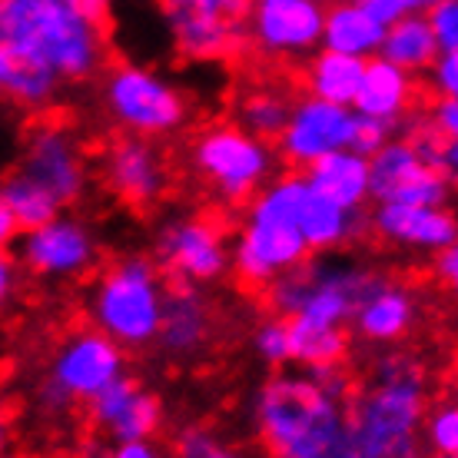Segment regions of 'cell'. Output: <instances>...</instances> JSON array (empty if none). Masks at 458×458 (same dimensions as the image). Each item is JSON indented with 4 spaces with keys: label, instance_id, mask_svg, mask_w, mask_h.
I'll use <instances>...</instances> for the list:
<instances>
[{
    "label": "cell",
    "instance_id": "6da1fadb",
    "mask_svg": "<svg viewBox=\"0 0 458 458\" xmlns=\"http://www.w3.org/2000/svg\"><path fill=\"white\" fill-rule=\"evenodd\" d=\"M349 399L310 372L279 369L252 395V422L273 458H359Z\"/></svg>",
    "mask_w": 458,
    "mask_h": 458
},
{
    "label": "cell",
    "instance_id": "7a4b0ae2",
    "mask_svg": "<svg viewBox=\"0 0 458 458\" xmlns=\"http://www.w3.org/2000/svg\"><path fill=\"white\" fill-rule=\"evenodd\" d=\"M428 382L412 355L389 352L372 369L362 389L352 392L349 415L359 458H425L422 415Z\"/></svg>",
    "mask_w": 458,
    "mask_h": 458
},
{
    "label": "cell",
    "instance_id": "3957f363",
    "mask_svg": "<svg viewBox=\"0 0 458 458\" xmlns=\"http://www.w3.org/2000/svg\"><path fill=\"white\" fill-rule=\"evenodd\" d=\"M0 44L13 57L44 64L60 83L90 81L104 64V27L77 0H0Z\"/></svg>",
    "mask_w": 458,
    "mask_h": 458
},
{
    "label": "cell",
    "instance_id": "277c9868",
    "mask_svg": "<svg viewBox=\"0 0 458 458\" xmlns=\"http://www.w3.org/2000/svg\"><path fill=\"white\" fill-rule=\"evenodd\" d=\"M302 173L273 176L250 199L240 236L229 250V266L242 283L269 286L276 276L306 263L312 252L296 226V199L302 190Z\"/></svg>",
    "mask_w": 458,
    "mask_h": 458
},
{
    "label": "cell",
    "instance_id": "5b68a950",
    "mask_svg": "<svg viewBox=\"0 0 458 458\" xmlns=\"http://www.w3.org/2000/svg\"><path fill=\"white\" fill-rule=\"evenodd\" d=\"M166 283L147 256H123L106 266L93 283L87 312L93 329L114 339L120 349H143L157 343Z\"/></svg>",
    "mask_w": 458,
    "mask_h": 458
},
{
    "label": "cell",
    "instance_id": "8992f818",
    "mask_svg": "<svg viewBox=\"0 0 458 458\" xmlns=\"http://www.w3.org/2000/svg\"><path fill=\"white\" fill-rule=\"evenodd\" d=\"M372 269L343 256H310L306 263L279 273L266 286V302L279 319H302L316 326H349Z\"/></svg>",
    "mask_w": 458,
    "mask_h": 458
},
{
    "label": "cell",
    "instance_id": "52a82bcc",
    "mask_svg": "<svg viewBox=\"0 0 458 458\" xmlns=\"http://www.w3.org/2000/svg\"><path fill=\"white\" fill-rule=\"evenodd\" d=\"M190 163L223 203H250L273 180L276 153L269 143L250 137L242 126L213 123L196 133Z\"/></svg>",
    "mask_w": 458,
    "mask_h": 458
},
{
    "label": "cell",
    "instance_id": "ba28073f",
    "mask_svg": "<svg viewBox=\"0 0 458 458\" xmlns=\"http://www.w3.org/2000/svg\"><path fill=\"white\" fill-rule=\"evenodd\" d=\"M106 110L130 137L157 140L170 137L186 123L190 104L183 90L163 77L160 70L140 67V64H120L104 81Z\"/></svg>",
    "mask_w": 458,
    "mask_h": 458
},
{
    "label": "cell",
    "instance_id": "9c48e42d",
    "mask_svg": "<svg viewBox=\"0 0 458 458\" xmlns=\"http://www.w3.org/2000/svg\"><path fill=\"white\" fill-rule=\"evenodd\" d=\"M176 54L193 64H226L250 47V0H160Z\"/></svg>",
    "mask_w": 458,
    "mask_h": 458
},
{
    "label": "cell",
    "instance_id": "30bf717a",
    "mask_svg": "<svg viewBox=\"0 0 458 458\" xmlns=\"http://www.w3.org/2000/svg\"><path fill=\"white\" fill-rule=\"evenodd\" d=\"M126 372L123 349L100 329H77L60 343L40 402L47 412H64L73 402H90L97 392Z\"/></svg>",
    "mask_w": 458,
    "mask_h": 458
},
{
    "label": "cell",
    "instance_id": "8fae6325",
    "mask_svg": "<svg viewBox=\"0 0 458 458\" xmlns=\"http://www.w3.org/2000/svg\"><path fill=\"white\" fill-rule=\"evenodd\" d=\"M157 269L183 286H207L229 273L226 233L207 216H176L157 233Z\"/></svg>",
    "mask_w": 458,
    "mask_h": 458
},
{
    "label": "cell",
    "instance_id": "7c38bea8",
    "mask_svg": "<svg viewBox=\"0 0 458 458\" xmlns=\"http://www.w3.org/2000/svg\"><path fill=\"white\" fill-rule=\"evenodd\" d=\"M452 190H455V180L428 166L402 133H395L386 147L369 157V199L376 203L445 207L452 199Z\"/></svg>",
    "mask_w": 458,
    "mask_h": 458
},
{
    "label": "cell",
    "instance_id": "4fadbf2b",
    "mask_svg": "<svg viewBox=\"0 0 458 458\" xmlns=\"http://www.w3.org/2000/svg\"><path fill=\"white\" fill-rule=\"evenodd\" d=\"M322 17V0H250V47L279 60L310 57L312 50H319Z\"/></svg>",
    "mask_w": 458,
    "mask_h": 458
},
{
    "label": "cell",
    "instance_id": "5bb4252c",
    "mask_svg": "<svg viewBox=\"0 0 458 458\" xmlns=\"http://www.w3.org/2000/svg\"><path fill=\"white\" fill-rule=\"evenodd\" d=\"M352 123H355L352 106L326 104V100H316V97L306 93V97L293 100L289 120L276 143H279V153H283V160L289 166L306 170L310 163H316L326 153L349 147Z\"/></svg>",
    "mask_w": 458,
    "mask_h": 458
},
{
    "label": "cell",
    "instance_id": "9a60e30c",
    "mask_svg": "<svg viewBox=\"0 0 458 458\" xmlns=\"http://www.w3.org/2000/svg\"><path fill=\"white\" fill-rule=\"evenodd\" d=\"M100 259L93 233L73 216H54L37 229H27L21 240V263L40 279H70L90 273Z\"/></svg>",
    "mask_w": 458,
    "mask_h": 458
},
{
    "label": "cell",
    "instance_id": "2e32d148",
    "mask_svg": "<svg viewBox=\"0 0 458 458\" xmlns=\"http://www.w3.org/2000/svg\"><path fill=\"white\" fill-rule=\"evenodd\" d=\"M30 180L44 186L60 207L77 203L87 190V160L77 137L57 123L37 126L23 143L21 166Z\"/></svg>",
    "mask_w": 458,
    "mask_h": 458
},
{
    "label": "cell",
    "instance_id": "e0dca14e",
    "mask_svg": "<svg viewBox=\"0 0 458 458\" xmlns=\"http://www.w3.org/2000/svg\"><path fill=\"white\" fill-rule=\"evenodd\" d=\"M104 180L116 199L147 213L170 190V166H166V157L149 140L126 133L106 147Z\"/></svg>",
    "mask_w": 458,
    "mask_h": 458
},
{
    "label": "cell",
    "instance_id": "ac0fdd59",
    "mask_svg": "<svg viewBox=\"0 0 458 458\" xmlns=\"http://www.w3.org/2000/svg\"><path fill=\"white\" fill-rule=\"evenodd\" d=\"M90 422L114 442H149L163 425V402L133 376H116L90 402Z\"/></svg>",
    "mask_w": 458,
    "mask_h": 458
},
{
    "label": "cell",
    "instance_id": "d6986e66",
    "mask_svg": "<svg viewBox=\"0 0 458 458\" xmlns=\"http://www.w3.org/2000/svg\"><path fill=\"white\" fill-rule=\"evenodd\" d=\"M415 316H419V299H415L412 289L376 273L369 279L366 293L355 302L349 326L366 343L392 345L412 333Z\"/></svg>",
    "mask_w": 458,
    "mask_h": 458
},
{
    "label": "cell",
    "instance_id": "ffe728a7",
    "mask_svg": "<svg viewBox=\"0 0 458 458\" xmlns=\"http://www.w3.org/2000/svg\"><path fill=\"white\" fill-rule=\"evenodd\" d=\"M372 229L386 242L419 252H438L458 242V223L448 207H422V203H376Z\"/></svg>",
    "mask_w": 458,
    "mask_h": 458
},
{
    "label": "cell",
    "instance_id": "44dd1931",
    "mask_svg": "<svg viewBox=\"0 0 458 458\" xmlns=\"http://www.w3.org/2000/svg\"><path fill=\"white\" fill-rule=\"evenodd\" d=\"M209 329H213V312H209L203 289L183 286V283L166 286L157 343L176 359H186V355H196L207 345Z\"/></svg>",
    "mask_w": 458,
    "mask_h": 458
},
{
    "label": "cell",
    "instance_id": "7402d4cb",
    "mask_svg": "<svg viewBox=\"0 0 458 458\" xmlns=\"http://www.w3.org/2000/svg\"><path fill=\"white\" fill-rule=\"evenodd\" d=\"M415 87L419 83H415L412 73L392 67L389 60L382 57H369L366 67H362L359 90L352 97V114L402 126L409 120V110L415 106V97H419Z\"/></svg>",
    "mask_w": 458,
    "mask_h": 458
},
{
    "label": "cell",
    "instance_id": "603a6c76",
    "mask_svg": "<svg viewBox=\"0 0 458 458\" xmlns=\"http://www.w3.org/2000/svg\"><path fill=\"white\" fill-rule=\"evenodd\" d=\"M296 226L310 252H335L362 236L366 229V213H352L329 203L326 196L312 193L310 183H302L296 199Z\"/></svg>",
    "mask_w": 458,
    "mask_h": 458
},
{
    "label": "cell",
    "instance_id": "cb8c5ba5",
    "mask_svg": "<svg viewBox=\"0 0 458 458\" xmlns=\"http://www.w3.org/2000/svg\"><path fill=\"white\" fill-rule=\"evenodd\" d=\"M302 180L312 193L326 196L329 203L352 213H362L369 203V157L355 149H335L302 170Z\"/></svg>",
    "mask_w": 458,
    "mask_h": 458
},
{
    "label": "cell",
    "instance_id": "d4e9b609",
    "mask_svg": "<svg viewBox=\"0 0 458 458\" xmlns=\"http://www.w3.org/2000/svg\"><path fill=\"white\" fill-rule=\"evenodd\" d=\"M382 34H386V27L372 21L355 0H339V4H333V7H326L319 47L322 50L345 54V57L369 60L378 54Z\"/></svg>",
    "mask_w": 458,
    "mask_h": 458
},
{
    "label": "cell",
    "instance_id": "484cf974",
    "mask_svg": "<svg viewBox=\"0 0 458 458\" xmlns=\"http://www.w3.org/2000/svg\"><path fill=\"white\" fill-rule=\"evenodd\" d=\"M442 50H438L436 37H432L428 23H425V13H409V17H402V21L386 27L376 57L389 60L392 67H399L415 77V73H425V70L432 67V60Z\"/></svg>",
    "mask_w": 458,
    "mask_h": 458
},
{
    "label": "cell",
    "instance_id": "4316f807",
    "mask_svg": "<svg viewBox=\"0 0 458 458\" xmlns=\"http://www.w3.org/2000/svg\"><path fill=\"white\" fill-rule=\"evenodd\" d=\"M362 67H366V60L319 47V50H312L310 64H306V90L310 97L326 100V104L352 106V97L362 81Z\"/></svg>",
    "mask_w": 458,
    "mask_h": 458
},
{
    "label": "cell",
    "instance_id": "83f0119b",
    "mask_svg": "<svg viewBox=\"0 0 458 458\" xmlns=\"http://www.w3.org/2000/svg\"><path fill=\"white\" fill-rule=\"evenodd\" d=\"M289 326V362H296L302 372L343 366L349 352V333L343 326H316V322L286 319Z\"/></svg>",
    "mask_w": 458,
    "mask_h": 458
},
{
    "label": "cell",
    "instance_id": "f1b7e54d",
    "mask_svg": "<svg viewBox=\"0 0 458 458\" xmlns=\"http://www.w3.org/2000/svg\"><path fill=\"white\" fill-rule=\"evenodd\" d=\"M0 196H4V207L11 213L17 233L44 226V223H50L54 216L64 213V207H60L57 199L47 193L37 180H30L23 170L7 173V180L0 183Z\"/></svg>",
    "mask_w": 458,
    "mask_h": 458
},
{
    "label": "cell",
    "instance_id": "f546056e",
    "mask_svg": "<svg viewBox=\"0 0 458 458\" xmlns=\"http://www.w3.org/2000/svg\"><path fill=\"white\" fill-rule=\"evenodd\" d=\"M289 106H293V100L283 90L252 87L236 104V126H242L250 137L263 140V143H276L289 120Z\"/></svg>",
    "mask_w": 458,
    "mask_h": 458
},
{
    "label": "cell",
    "instance_id": "4dcf8cb0",
    "mask_svg": "<svg viewBox=\"0 0 458 458\" xmlns=\"http://www.w3.org/2000/svg\"><path fill=\"white\" fill-rule=\"evenodd\" d=\"M60 90V77L44 64H34V60H21L13 57L11 70V83L4 97L17 106H27V110H44Z\"/></svg>",
    "mask_w": 458,
    "mask_h": 458
},
{
    "label": "cell",
    "instance_id": "1f68e13d",
    "mask_svg": "<svg viewBox=\"0 0 458 458\" xmlns=\"http://www.w3.org/2000/svg\"><path fill=\"white\" fill-rule=\"evenodd\" d=\"M399 133L409 143H412V149L422 157L428 166H436L438 173H445L448 180H455L458 176V140L445 137L438 126H432L428 120H405V123L399 126Z\"/></svg>",
    "mask_w": 458,
    "mask_h": 458
},
{
    "label": "cell",
    "instance_id": "d6a6232c",
    "mask_svg": "<svg viewBox=\"0 0 458 458\" xmlns=\"http://www.w3.org/2000/svg\"><path fill=\"white\" fill-rule=\"evenodd\" d=\"M422 445L438 458H458V405L455 399L438 402L422 415Z\"/></svg>",
    "mask_w": 458,
    "mask_h": 458
},
{
    "label": "cell",
    "instance_id": "836d02e7",
    "mask_svg": "<svg viewBox=\"0 0 458 458\" xmlns=\"http://www.w3.org/2000/svg\"><path fill=\"white\" fill-rule=\"evenodd\" d=\"M173 455L176 458H246L240 448L226 445L223 438H216L209 428H203V425H186L183 432L176 436Z\"/></svg>",
    "mask_w": 458,
    "mask_h": 458
},
{
    "label": "cell",
    "instance_id": "e575fe53",
    "mask_svg": "<svg viewBox=\"0 0 458 458\" xmlns=\"http://www.w3.org/2000/svg\"><path fill=\"white\" fill-rule=\"evenodd\" d=\"M252 349L269 369H286L289 366V326L286 319H266L256 333H252Z\"/></svg>",
    "mask_w": 458,
    "mask_h": 458
},
{
    "label": "cell",
    "instance_id": "d590c367",
    "mask_svg": "<svg viewBox=\"0 0 458 458\" xmlns=\"http://www.w3.org/2000/svg\"><path fill=\"white\" fill-rule=\"evenodd\" d=\"M425 23L442 54H458V0H438L425 11Z\"/></svg>",
    "mask_w": 458,
    "mask_h": 458
},
{
    "label": "cell",
    "instance_id": "8d00e7d4",
    "mask_svg": "<svg viewBox=\"0 0 458 458\" xmlns=\"http://www.w3.org/2000/svg\"><path fill=\"white\" fill-rule=\"evenodd\" d=\"M399 133V126L382 123V120H372V116H359L355 114L352 123V140H349V149L362 153V157H372L376 149H382L392 137Z\"/></svg>",
    "mask_w": 458,
    "mask_h": 458
},
{
    "label": "cell",
    "instance_id": "74e56055",
    "mask_svg": "<svg viewBox=\"0 0 458 458\" xmlns=\"http://www.w3.org/2000/svg\"><path fill=\"white\" fill-rule=\"evenodd\" d=\"M425 73L436 97H458V54H438Z\"/></svg>",
    "mask_w": 458,
    "mask_h": 458
},
{
    "label": "cell",
    "instance_id": "f35d334b",
    "mask_svg": "<svg viewBox=\"0 0 458 458\" xmlns=\"http://www.w3.org/2000/svg\"><path fill=\"white\" fill-rule=\"evenodd\" d=\"M355 4H359L376 23H382V27L402 21V17H409V13H419L415 11V0H355Z\"/></svg>",
    "mask_w": 458,
    "mask_h": 458
},
{
    "label": "cell",
    "instance_id": "ab89813d",
    "mask_svg": "<svg viewBox=\"0 0 458 458\" xmlns=\"http://www.w3.org/2000/svg\"><path fill=\"white\" fill-rule=\"evenodd\" d=\"M432 126H438L445 137L458 140V100L455 97H436V104H432V110H428V116H425Z\"/></svg>",
    "mask_w": 458,
    "mask_h": 458
},
{
    "label": "cell",
    "instance_id": "60d3db41",
    "mask_svg": "<svg viewBox=\"0 0 458 458\" xmlns=\"http://www.w3.org/2000/svg\"><path fill=\"white\" fill-rule=\"evenodd\" d=\"M432 269H436L438 283H445V286H455V283H458V246H445V250H438Z\"/></svg>",
    "mask_w": 458,
    "mask_h": 458
},
{
    "label": "cell",
    "instance_id": "b9f144b4",
    "mask_svg": "<svg viewBox=\"0 0 458 458\" xmlns=\"http://www.w3.org/2000/svg\"><path fill=\"white\" fill-rule=\"evenodd\" d=\"M106 458H166L160 448L149 442H114V448L106 452Z\"/></svg>",
    "mask_w": 458,
    "mask_h": 458
},
{
    "label": "cell",
    "instance_id": "7bdbcfd3",
    "mask_svg": "<svg viewBox=\"0 0 458 458\" xmlns=\"http://www.w3.org/2000/svg\"><path fill=\"white\" fill-rule=\"evenodd\" d=\"M13 283H17V269H13V259L7 256V250L0 246V310L11 302Z\"/></svg>",
    "mask_w": 458,
    "mask_h": 458
},
{
    "label": "cell",
    "instance_id": "ee69618b",
    "mask_svg": "<svg viewBox=\"0 0 458 458\" xmlns=\"http://www.w3.org/2000/svg\"><path fill=\"white\" fill-rule=\"evenodd\" d=\"M81 4V11L90 17L93 23H100L104 27V21L110 17V7H114V0H77Z\"/></svg>",
    "mask_w": 458,
    "mask_h": 458
},
{
    "label": "cell",
    "instance_id": "f6af8a7d",
    "mask_svg": "<svg viewBox=\"0 0 458 458\" xmlns=\"http://www.w3.org/2000/svg\"><path fill=\"white\" fill-rule=\"evenodd\" d=\"M13 236H17V226H13L11 213H7V207H4V196H0V246H7Z\"/></svg>",
    "mask_w": 458,
    "mask_h": 458
},
{
    "label": "cell",
    "instance_id": "bcb514c9",
    "mask_svg": "<svg viewBox=\"0 0 458 458\" xmlns=\"http://www.w3.org/2000/svg\"><path fill=\"white\" fill-rule=\"evenodd\" d=\"M11 70H13V54L0 44V97H4L7 83H11Z\"/></svg>",
    "mask_w": 458,
    "mask_h": 458
},
{
    "label": "cell",
    "instance_id": "7dc6e473",
    "mask_svg": "<svg viewBox=\"0 0 458 458\" xmlns=\"http://www.w3.org/2000/svg\"><path fill=\"white\" fill-rule=\"evenodd\" d=\"M7 436H11V432H7V419H4V412H0V452L7 448Z\"/></svg>",
    "mask_w": 458,
    "mask_h": 458
},
{
    "label": "cell",
    "instance_id": "c3c4849f",
    "mask_svg": "<svg viewBox=\"0 0 458 458\" xmlns=\"http://www.w3.org/2000/svg\"><path fill=\"white\" fill-rule=\"evenodd\" d=\"M436 4H438V0H415V11L425 13L428 7H436Z\"/></svg>",
    "mask_w": 458,
    "mask_h": 458
},
{
    "label": "cell",
    "instance_id": "681fc988",
    "mask_svg": "<svg viewBox=\"0 0 458 458\" xmlns=\"http://www.w3.org/2000/svg\"><path fill=\"white\" fill-rule=\"evenodd\" d=\"M436 458H438V455H436Z\"/></svg>",
    "mask_w": 458,
    "mask_h": 458
}]
</instances>
